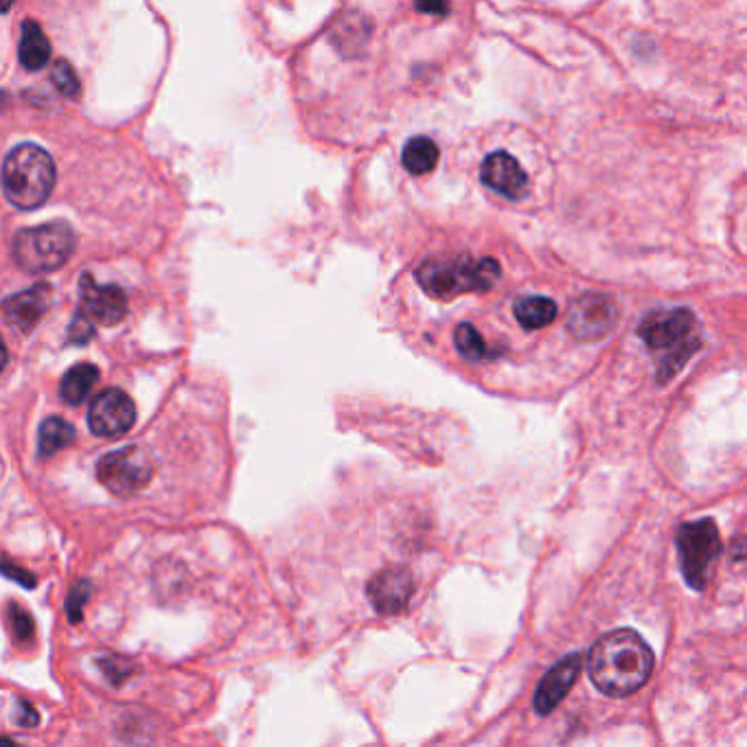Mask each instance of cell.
<instances>
[{"label": "cell", "instance_id": "cell-1", "mask_svg": "<svg viewBox=\"0 0 747 747\" xmlns=\"http://www.w3.org/2000/svg\"><path fill=\"white\" fill-rule=\"evenodd\" d=\"M654 663V652L643 636L634 629H616L592 647L587 670L600 693L627 697L647 684Z\"/></svg>", "mask_w": 747, "mask_h": 747}, {"label": "cell", "instance_id": "cell-2", "mask_svg": "<svg viewBox=\"0 0 747 747\" xmlns=\"http://www.w3.org/2000/svg\"><path fill=\"white\" fill-rule=\"evenodd\" d=\"M697 319L690 310H660L649 314L638 335L658 355V382H670L699 349Z\"/></svg>", "mask_w": 747, "mask_h": 747}, {"label": "cell", "instance_id": "cell-3", "mask_svg": "<svg viewBox=\"0 0 747 747\" xmlns=\"http://www.w3.org/2000/svg\"><path fill=\"white\" fill-rule=\"evenodd\" d=\"M499 274L502 270L496 259H474L472 254H461L421 263L416 270V281L432 299L450 301L461 294L492 290L498 283Z\"/></svg>", "mask_w": 747, "mask_h": 747}, {"label": "cell", "instance_id": "cell-4", "mask_svg": "<svg viewBox=\"0 0 747 747\" xmlns=\"http://www.w3.org/2000/svg\"><path fill=\"white\" fill-rule=\"evenodd\" d=\"M55 186V165L49 152L33 143L13 148L2 163V191L22 211L42 206Z\"/></svg>", "mask_w": 747, "mask_h": 747}, {"label": "cell", "instance_id": "cell-5", "mask_svg": "<svg viewBox=\"0 0 747 747\" xmlns=\"http://www.w3.org/2000/svg\"><path fill=\"white\" fill-rule=\"evenodd\" d=\"M75 250V233L64 222H49L20 231L13 240L16 263L31 272L44 274L60 270Z\"/></svg>", "mask_w": 747, "mask_h": 747}, {"label": "cell", "instance_id": "cell-6", "mask_svg": "<svg viewBox=\"0 0 747 747\" xmlns=\"http://www.w3.org/2000/svg\"><path fill=\"white\" fill-rule=\"evenodd\" d=\"M679 551V564L686 583L701 592L710 582V568L721 553V539L713 519H699L684 524L675 537Z\"/></svg>", "mask_w": 747, "mask_h": 747}, {"label": "cell", "instance_id": "cell-7", "mask_svg": "<svg viewBox=\"0 0 747 747\" xmlns=\"http://www.w3.org/2000/svg\"><path fill=\"white\" fill-rule=\"evenodd\" d=\"M154 476V461L148 450L128 445L105 454L97 463L99 483L117 498H132L143 492Z\"/></svg>", "mask_w": 747, "mask_h": 747}, {"label": "cell", "instance_id": "cell-8", "mask_svg": "<svg viewBox=\"0 0 747 747\" xmlns=\"http://www.w3.org/2000/svg\"><path fill=\"white\" fill-rule=\"evenodd\" d=\"M618 307L603 294H585L577 299L566 316V327L582 342L600 340L616 327Z\"/></svg>", "mask_w": 747, "mask_h": 747}, {"label": "cell", "instance_id": "cell-9", "mask_svg": "<svg viewBox=\"0 0 747 747\" xmlns=\"http://www.w3.org/2000/svg\"><path fill=\"white\" fill-rule=\"evenodd\" d=\"M137 423L134 402L119 388H108L90 404L88 427L101 438H117Z\"/></svg>", "mask_w": 747, "mask_h": 747}, {"label": "cell", "instance_id": "cell-10", "mask_svg": "<svg viewBox=\"0 0 747 747\" xmlns=\"http://www.w3.org/2000/svg\"><path fill=\"white\" fill-rule=\"evenodd\" d=\"M80 312L94 325H119L128 316V296L119 285H99L92 274L83 272L80 281Z\"/></svg>", "mask_w": 747, "mask_h": 747}, {"label": "cell", "instance_id": "cell-11", "mask_svg": "<svg viewBox=\"0 0 747 747\" xmlns=\"http://www.w3.org/2000/svg\"><path fill=\"white\" fill-rule=\"evenodd\" d=\"M51 303H53V287L49 283H38L24 292L7 296L0 305V312L13 330L29 333L44 319Z\"/></svg>", "mask_w": 747, "mask_h": 747}, {"label": "cell", "instance_id": "cell-12", "mask_svg": "<svg viewBox=\"0 0 747 747\" xmlns=\"http://www.w3.org/2000/svg\"><path fill=\"white\" fill-rule=\"evenodd\" d=\"M415 594V579L406 568H386L369 583V598L380 614H400Z\"/></svg>", "mask_w": 747, "mask_h": 747}, {"label": "cell", "instance_id": "cell-13", "mask_svg": "<svg viewBox=\"0 0 747 747\" xmlns=\"http://www.w3.org/2000/svg\"><path fill=\"white\" fill-rule=\"evenodd\" d=\"M582 668L583 658L579 654L568 656V658H564L559 665L553 666V668L544 675L542 684H539L537 690H535V701H533L535 713L542 715V717L551 715V713L566 699L568 690L575 686V682H577Z\"/></svg>", "mask_w": 747, "mask_h": 747}, {"label": "cell", "instance_id": "cell-14", "mask_svg": "<svg viewBox=\"0 0 747 747\" xmlns=\"http://www.w3.org/2000/svg\"><path fill=\"white\" fill-rule=\"evenodd\" d=\"M481 178L492 191H496L508 200L522 198L528 186V175L524 166L506 152L489 154L481 166Z\"/></svg>", "mask_w": 747, "mask_h": 747}, {"label": "cell", "instance_id": "cell-15", "mask_svg": "<svg viewBox=\"0 0 747 747\" xmlns=\"http://www.w3.org/2000/svg\"><path fill=\"white\" fill-rule=\"evenodd\" d=\"M20 64L27 71H40L51 60V44L42 31V27L33 20H24L20 29V47H18Z\"/></svg>", "mask_w": 747, "mask_h": 747}, {"label": "cell", "instance_id": "cell-16", "mask_svg": "<svg viewBox=\"0 0 747 747\" xmlns=\"http://www.w3.org/2000/svg\"><path fill=\"white\" fill-rule=\"evenodd\" d=\"M515 319L528 332L544 330L557 319V303L546 296L519 299L515 303Z\"/></svg>", "mask_w": 747, "mask_h": 747}, {"label": "cell", "instance_id": "cell-17", "mask_svg": "<svg viewBox=\"0 0 747 747\" xmlns=\"http://www.w3.org/2000/svg\"><path fill=\"white\" fill-rule=\"evenodd\" d=\"M99 380V369L92 364H78L71 371H67V375L62 377L60 384V395L67 404L78 406L82 404L83 400L90 395V391L94 388Z\"/></svg>", "mask_w": 747, "mask_h": 747}, {"label": "cell", "instance_id": "cell-18", "mask_svg": "<svg viewBox=\"0 0 747 747\" xmlns=\"http://www.w3.org/2000/svg\"><path fill=\"white\" fill-rule=\"evenodd\" d=\"M75 441V427L62 418V416H49L42 425H40V434H38V450L40 456L47 458L64 447H69Z\"/></svg>", "mask_w": 747, "mask_h": 747}, {"label": "cell", "instance_id": "cell-19", "mask_svg": "<svg viewBox=\"0 0 747 747\" xmlns=\"http://www.w3.org/2000/svg\"><path fill=\"white\" fill-rule=\"evenodd\" d=\"M438 148L432 139L427 137H416V139H411L404 148V166L413 173V175H425L430 173L436 163H438Z\"/></svg>", "mask_w": 747, "mask_h": 747}, {"label": "cell", "instance_id": "cell-20", "mask_svg": "<svg viewBox=\"0 0 747 747\" xmlns=\"http://www.w3.org/2000/svg\"><path fill=\"white\" fill-rule=\"evenodd\" d=\"M454 342H456V349L458 353L465 357V360H472V362H483L485 357H489V344L485 342V337L478 333V330L470 323H463L456 327L454 332Z\"/></svg>", "mask_w": 747, "mask_h": 747}, {"label": "cell", "instance_id": "cell-21", "mask_svg": "<svg viewBox=\"0 0 747 747\" xmlns=\"http://www.w3.org/2000/svg\"><path fill=\"white\" fill-rule=\"evenodd\" d=\"M53 83L58 85V90L64 94V97H80V90H82V83H80V78L75 73V69L67 62V60H58L55 67H53Z\"/></svg>", "mask_w": 747, "mask_h": 747}, {"label": "cell", "instance_id": "cell-22", "mask_svg": "<svg viewBox=\"0 0 747 747\" xmlns=\"http://www.w3.org/2000/svg\"><path fill=\"white\" fill-rule=\"evenodd\" d=\"M9 625L16 634L18 643H31L36 636V625L31 614L22 605H11L9 609Z\"/></svg>", "mask_w": 747, "mask_h": 747}, {"label": "cell", "instance_id": "cell-23", "mask_svg": "<svg viewBox=\"0 0 747 747\" xmlns=\"http://www.w3.org/2000/svg\"><path fill=\"white\" fill-rule=\"evenodd\" d=\"M90 596V583L80 582L69 594V600H67V612H69V620L73 625H78L82 620V609L83 603L88 600Z\"/></svg>", "mask_w": 747, "mask_h": 747}, {"label": "cell", "instance_id": "cell-24", "mask_svg": "<svg viewBox=\"0 0 747 747\" xmlns=\"http://www.w3.org/2000/svg\"><path fill=\"white\" fill-rule=\"evenodd\" d=\"M92 335H94V323H92L88 316H83L82 312H78V316H75L73 323H71L69 337H71L75 344H85Z\"/></svg>", "mask_w": 747, "mask_h": 747}, {"label": "cell", "instance_id": "cell-25", "mask_svg": "<svg viewBox=\"0 0 747 747\" xmlns=\"http://www.w3.org/2000/svg\"><path fill=\"white\" fill-rule=\"evenodd\" d=\"M0 573L11 579V582L22 583L24 587H33L36 585V577L31 573H27L24 568L11 564V562H0Z\"/></svg>", "mask_w": 747, "mask_h": 747}, {"label": "cell", "instance_id": "cell-26", "mask_svg": "<svg viewBox=\"0 0 747 747\" xmlns=\"http://www.w3.org/2000/svg\"><path fill=\"white\" fill-rule=\"evenodd\" d=\"M18 710H20L22 715L16 717V724H20V726H36V724L40 721L38 713H36L27 701H20V704H18Z\"/></svg>", "mask_w": 747, "mask_h": 747}, {"label": "cell", "instance_id": "cell-27", "mask_svg": "<svg viewBox=\"0 0 747 747\" xmlns=\"http://www.w3.org/2000/svg\"><path fill=\"white\" fill-rule=\"evenodd\" d=\"M416 7L421 11H434V13H447V2L445 0H418Z\"/></svg>", "mask_w": 747, "mask_h": 747}, {"label": "cell", "instance_id": "cell-28", "mask_svg": "<svg viewBox=\"0 0 747 747\" xmlns=\"http://www.w3.org/2000/svg\"><path fill=\"white\" fill-rule=\"evenodd\" d=\"M7 360H9V351H7L4 342L0 340V373H2V371H4V366H7Z\"/></svg>", "mask_w": 747, "mask_h": 747}, {"label": "cell", "instance_id": "cell-29", "mask_svg": "<svg viewBox=\"0 0 747 747\" xmlns=\"http://www.w3.org/2000/svg\"><path fill=\"white\" fill-rule=\"evenodd\" d=\"M11 2H13V0H0V13H4V11H9V7H11Z\"/></svg>", "mask_w": 747, "mask_h": 747}, {"label": "cell", "instance_id": "cell-30", "mask_svg": "<svg viewBox=\"0 0 747 747\" xmlns=\"http://www.w3.org/2000/svg\"><path fill=\"white\" fill-rule=\"evenodd\" d=\"M4 99H7V94L0 90V108H2V101H4Z\"/></svg>", "mask_w": 747, "mask_h": 747}]
</instances>
